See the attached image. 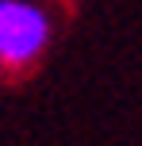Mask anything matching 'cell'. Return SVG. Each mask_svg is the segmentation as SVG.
<instances>
[{"label":"cell","instance_id":"6da1fadb","mask_svg":"<svg viewBox=\"0 0 142 146\" xmlns=\"http://www.w3.org/2000/svg\"><path fill=\"white\" fill-rule=\"evenodd\" d=\"M50 42V15L35 0H0V69H27Z\"/></svg>","mask_w":142,"mask_h":146}]
</instances>
